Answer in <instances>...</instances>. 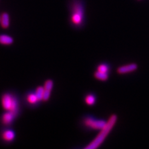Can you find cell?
<instances>
[{
  "mask_svg": "<svg viewBox=\"0 0 149 149\" xmlns=\"http://www.w3.org/2000/svg\"><path fill=\"white\" fill-rule=\"evenodd\" d=\"M118 116L116 114H113L110 116V117L106 122L105 126L100 130V133L97 135L96 137L90 142L85 147V149H96L100 147L102 143L105 141L106 137L113 130V127L117 123Z\"/></svg>",
  "mask_w": 149,
  "mask_h": 149,
  "instance_id": "1",
  "label": "cell"
},
{
  "mask_svg": "<svg viewBox=\"0 0 149 149\" xmlns=\"http://www.w3.org/2000/svg\"><path fill=\"white\" fill-rule=\"evenodd\" d=\"M70 21L76 27H81L85 22V8L80 1H74L72 4Z\"/></svg>",
  "mask_w": 149,
  "mask_h": 149,
  "instance_id": "2",
  "label": "cell"
},
{
  "mask_svg": "<svg viewBox=\"0 0 149 149\" xmlns=\"http://www.w3.org/2000/svg\"><path fill=\"white\" fill-rule=\"evenodd\" d=\"M107 120L98 119L91 115H86L81 120V123L86 129L89 130H100L103 128Z\"/></svg>",
  "mask_w": 149,
  "mask_h": 149,
  "instance_id": "3",
  "label": "cell"
},
{
  "mask_svg": "<svg viewBox=\"0 0 149 149\" xmlns=\"http://www.w3.org/2000/svg\"><path fill=\"white\" fill-rule=\"evenodd\" d=\"M1 105L6 111H11L19 114V103L17 97L11 93H5L1 97Z\"/></svg>",
  "mask_w": 149,
  "mask_h": 149,
  "instance_id": "4",
  "label": "cell"
},
{
  "mask_svg": "<svg viewBox=\"0 0 149 149\" xmlns=\"http://www.w3.org/2000/svg\"><path fill=\"white\" fill-rule=\"evenodd\" d=\"M138 65L137 63H131L119 67L116 70V72L119 74H124L136 71Z\"/></svg>",
  "mask_w": 149,
  "mask_h": 149,
  "instance_id": "5",
  "label": "cell"
},
{
  "mask_svg": "<svg viewBox=\"0 0 149 149\" xmlns=\"http://www.w3.org/2000/svg\"><path fill=\"white\" fill-rule=\"evenodd\" d=\"M18 114L11 111H7L5 113H4L1 116V123L5 125H8L12 124V123L15 119Z\"/></svg>",
  "mask_w": 149,
  "mask_h": 149,
  "instance_id": "6",
  "label": "cell"
},
{
  "mask_svg": "<svg viewBox=\"0 0 149 149\" xmlns=\"http://www.w3.org/2000/svg\"><path fill=\"white\" fill-rule=\"evenodd\" d=\"M15 132L11 129L4 130L1 134V137L3 141L6 142H11L15 139Z\"/></svg>",
  "mask_w": 149,
  "mask_h": 149,
  "instance_id": "7",
  "label": "cell"
},
{
  "mask_svg": "<svg viewBox=\"0 0 149 149\" xmlns=\"http://www.w3.org/2000/svg\"><path fill=\"white\" fill-rule=\"evenodd\" d=\"M0 23L1 26L3 29H7L10 24V19H9V15L7 13H3L1 15V19H0Z\"/></svg>",
  "mask_w": 149,
  "mask_h": 149,
  "instance_id": "8",
  "label": "cell"
},
{
  "mask_svg": "<svg viewBox=\"0 0 149 149\" xmlns=\"http://www.w3.org/2000/svg\"><path fill=\"white\" fill-rule=\"evenodd\" d=\"M96 96L94 93H88L85 97V102L86 104L90 106H94L96 104Z\"/></svg>",
  "mask_w": 149,
  "mask_h": 149,
  "instance_id": "9",
  "label": "cell"
},
{
  "mask_svg": "<svg viewBox=\"0 0 149 149\" xmlns=\"http://www.w3.org/2000/svg\"><path fill=\"white\" fill-rule=\"evenodd\" d=\"M14 42L13 37L6 34L0 35V44L4 45H11Z\"/></svg>",
  "mask_w": 149,
  "mask_h": 149,
  "instance_id": "10",
  "label": "cell"
},
{
  "mask_svg": "<svg viewBox=\"0 0 149 149\" xmlns=\"http://www.w3.org/2000/svg\"><path fill=\"white\" fill-rule=\"evenodd\" d=\"M96 70L102 73H109L111 71V66L108 63H101L97 65V66L96 67Z\"/></svg>",
  "mask_w": 149,
  "mask_h": 149,
  "instance_id": "11",
  "label": "cell"
},
{
  "mask_svg": "<svg viewBox=\"0 0 149 149\" xmlns=\"http://www.w3.org/2000/svg\"><path fill=\"white\" fill-rule=\"evenodd\" d=\"M26 100L28 103L32 105L37 104L40 101L35 93H30L28 94L26 96Z\"/></svg>",
  "mask_w": 149,
  "mask_h": 149,
  "instance_id": "12",
  "label": "cell"
},
{
  "mask_svg": "<svg viewBox=\"0 0 149 149\" xmlns=\"http://www.w3.org/2000/svg\"><path fill=\"white\" fill-rule=\"evenodd\" d=\"M94 77L97 80L105 81L108 80V78L109 77V73H102L96 70L94 73Z\"/></svg>",
  "mask_w": 149,
  "mask_h": 149,
  "instance_id": "13",
  "label": "cell"
},
{
  "mask_svg": "<svg viewBox=\"0 0 149 149\" xmlns=\"http://www.w3.org/2000/svg\"><path fill=\"white\" fill-rule=\"evenodd\" d=\"M44 87L42 86H39L37 88V89L36 90L35 93L36 94L37 97H38L39 100L40 101H42L43 99V96H44Z\"/></svg>",
  "mask_w": 149,
  "mask_h": 149,
  "instance_id": "14",
  "label": "cell"
},
{
  "mask_svg": "<svg viewBox=\"0 0 149 149\" xmlns=\"http://www.w3.org/2000/svg\"><path fill=\"white\" fill-rule=\"evenodd\" d=\"M54 86V82L52 80H47L45 83H44V89L46 90H49V91H52V88Z\"/></svg>",
  "mask_w": 149,
  "mask_h": 149,
  "instance_id": "15",
  "label": "cell"
},
{
  "mask_svg": "<svg viewBox=\"0 0 149 149\" xmlns=\"http://www.w3.org/2000/svg\"><path fill=\"white\" fill-rule=\"evenodd\" d=\"M50 93H51L50 91L45 90L44 93V96H43L42 101H46L49 100V99L50 98Z\"/></svg>",
  "mask_w": 149,
  "mask_h": 149,
  "instance_id": "16",
  "label": "cell"
},
{
  "mask_svg": "<svg viewBox=\"0 0 149 149\" xmlns=\"http://www.w3.org/2000/svg\"><path fill=\"white\" fill-rule=\"evenodd\" d=\"M0 19H1V16H0Z\"/></svg>",
  "mask_w": 149,
  "mask_h": 149,
  "instance_id": "17",
  "label": "cell"
}]
</instances>
